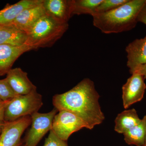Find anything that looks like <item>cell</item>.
Segmentation results:
<instances>
[{
    "label": "cell",
    "mask_w": 146,
    "mask_h": 146,
    "mask_svg": "<svg viewBox=\"0 0 146 146\" xmlns=\"http://www.w3.org/2000/svg\"></svg>",
    "instance_id": "obj_29"
},
{
    "label": "cell",
    "mask_w": 146,
    "mask_h": 146,
    "mask_svg": "<svg viewBox=\"0 0 146 146\" xmlns=\"http://www.w3.org/2000/svg\"><path fill=\"white\" fill-rule=\"evenodd\" d=\"M31 123V116L5 122L0 133V146H22L21 137Z\"/></svg>",
    "instance_id": "obj_7"
},
{
    "label": "cell",
    "mask_w": 146,
    "mask_h": 146,
    "mask_svg": "<svg viewBox=\"0 0 146 146\" xmlns=\"http://www.w3.org/2000/svg\"><path fill=\"white\" fill-rule=\"evenodd\" d=\"M32 50L26 44L21 46L0 45V76L6 75L15 61L24 53Z\"/></svg>",
    "instance_id": "obj_10"
},
{
    "label": "cell",
    "mask_w": 146,
    "mask_h": 146,
    "mask_svg": "<svg viewBox=\"0 0 146 146\" xmlns=\"http://www.w3.org/2000/svg\"><path fill=\"white\" fill-rule=\"evenodd\" d=\"M127 53V65L130 73L136 67L146 64V35L143 38L136 39L126 47Z\"/></svg>",
    "instance_id": "obj_12"
},
{
    "label": "cell",
    "mask_w": 146,
    "mask_h": 146,
    "mask_svg": "<svg viewBox=\"0 0 146 146\" xmlns=\"http://www.w3.org/2000/svg\"><path fill=\"white\" fill-rule=\"evenodd\" d=\"M17 95L11 89L6 78L0 80V98L3 101H10Z\"/></svg>",
    "instance_id": "obj_20"
},
{
    "label": "cell",
    "mask_w": 146,
    "mask_h": 146,
    "mask_svg": "<svg viewBox=\"0 0 146 146\" xmlns=\"http://www.w3.org/2000/svg\"><path fill=\"white\" fill-rule=\"evenodd\" d=\"M44 146H68V145L67 141L60 139L51 130L45 140Z\"/></svg>",
    "instance_id": "obj_21"
},
{
    "label": "cell",
    "mask_w": 146,
    "mask_h": 146,
    "mask_svg": "<svg viewBox=\"0 0 146 146\" xmlns=\"http://www.w3.org/2000/svg\"><path fill=\"white\" fill-rule=\"evenodd\" d=\"M43 2L38 5L25 9L10 25L27 33L41 17L46 15Z\"/></svg>",
    "instance_id": "obj_13"
},
{
    "label": "cell",
    "mask_w": 146,
    "mask_h": 146,
    "mask_svg": "<svg viewBox=\"0 0 146 146\" xmlns=\"http://www.w3.org/2000/svg\"><path fill=\"white\" fill-rule=\"evenodd\" d=\"M6 78L17 96L25 95L36 89L28 77L27 73L21 68L11 69L6 74Z\"/></svg>",
    "instance_id": "obj_11"
},
{
    "label": "cell",
    "mask_w": 146,
    "mask_h": 146,
    "mask_svg": "<svg viewBox=\"0 0 146 146\" xmlns=\"http://www.w3.org/2000/svg\"><path fill=\"white\" fill-rule=\"evenodd\" d=\"M125 143L130 145L143 146L146 135V116L141 122L123 133Z\"/></svg>",
    "instance_id": "obj_17"
},
{
    "label": "cell",
    "mask_w": 146,
    "mask_h": 146,
    "mask_svg": "<svg viewBox=\"0 0 146 146\" xmlns=\"http://www.w3.org/2000/svg\"><path fill=\"white\" fill-rule=\"evenodd\" d=\"M133 73H136L141 75L143 76L144 79H145L146 78V64L138 66V67L135 68L130 74H132Z\"/></svg>",
    "instance_id": "obj_22"
},
{
    "label": "cell",
    "mask_w": 146,
    "mask_h": 146,
    "mask_svg": "<svg viewBox=\"0 0 146 146\" xmlns=\"http://www.w3.org/2000/svg\"><path fill=\"white\" fill-rule=\"evenodd\" d=\"M58 112L54 108L48 113L37 112L31 115V127L25 138L27 146H36L45 134L52 130L54 119Z\"/></svg>",
    "instance_id": "obj_5"
},
{
    "label": "cell",
    "mask_w": 146,
    "mask_h": 146,
    "mask_svg": "<svg viewBox=\"0 0 146 146\" xmlns=\"http://www.w3.org/2000/svg\"><path fill=\"white\" fill-rule=\"evenodd\" d=\"M27 39L26 33L12 25H0V45L21 46L25 44Z\"/></svg>",
    "instance_id": "obj_15"
},
{
    "label": "cell",
    "mask_w": 146,
    "mask_h": 146,
    "mask_svg": "<svg viewBox=\"0 0 146 146\" xmlns=\"http://www.w3.org/2000/svg\"><path fill=\"white\" fill-rule=\"evenodd\" d=\"M42 96L36 89L25 95L16 96L7 102L5 112L4 121H13L38 112L43 105Z\"/></svg>",
    "instance_id": "obj_4"
},
{
    "label": "cell",
    "mask_w": 146,
    "mask_h": 146,
    "mask_svg": "<svg viewBox=\"0 0 146 146\" xmlns=\"http://www.w3.org/2000/svg\"><path fill=\"white\" fill-rule=\"evenodd\" d=\"M146 0H128L114 10L92 16L93 25L105 34L129 31L136 26L137 17Z\"/></svg>",
    "instance_id": "obj_2"
},
{
    "label": "cell",
    "mask_w": 146,
    "mask_h": 146,
    "mask_svg": "<svg viewBox=\"0 0 146 146\" xmlns=\"http://www.w3.org/2000/svg\"><path fill=\"white\" fill-rule=\"evenodd\" d=\"M128 1V0H103L102 2L96 9L94 15L106 13L114 10L124 4Z\"/></svg>",
    "instance_id": "obj_19"
},
{
    "label": "cell",
    "mask_w": 146,
    "mask_h": 146,
    "mask_svg": "<svg viewBox=\"0 0 146 146\" xmlns=\"http://www.w3.org/2000/svg\"><path fill=\"white\" fill-rule=\"evenodd\" d=\"M143 146H146V135L145 136V142H144L143 145Z\"/></svg>",
    "instance_id": "obj_26"
},
{
    "label": "cell",
    "mask_w": 146,
    "mask_h": 146,
    "mask_svg": "<svg viewBox=\"0 0 146 146\" xmlns=\"http://www.w3.org/2000/svg\"><path fill=\"white\" fill-rule=\"evenodd\" d=\"M8 102L3 101L0 98V122L4 121L5 108Z\"/></svg>",
    "instance_id": "obj_24"
},
{
    "label": "cell",
    "mask_w": 146,
    "mask_h": 146,
    "mask_svg": "<svg viewBox=\"0 0 146 146\" xmlns=\"http://www.w3.org/2000/svg\"><path fill=\"white\" fill-rule=\"evenodd\" d=\"M43 0H21L0 10V25H10L25 9L42 3Z\"/></svg>",
    "instance_id": "obj_14"
},
{
    "label": "cell",
    "mask_w": 146,
    "mask_h": 146,
    "mask_svg": "<svg viewBox=\"0 0 146 146\" xmlns=\"http://www.w3.org/2000/svg\"></svg>",
    "instance_id": "obj_28"
},
{
    "label": "cell",
    "mask_w": 146,
    "mask_h": 146,
    "mask_svg": "<svg viewBox=\"0 0 146 146\" xmlns=\"http://www.w3.org/2000/svg\"><path fill=\"white\" fill-rule=\"evenodd\" d=\"M137 111L134 108L126 110L118 114L115 120V130L123 133L141 122Z\"/></svg>",
    "instance_id": "obj_16"
},
{
    "label": "cell",
    "mask_w": 146,
    "mask_h": 146,
    "mask_svg": "<svg viewBox=\"0 0 146 146\" xmlns=\"http://www.w3.org/2000/svg\"><path fill=\"white\" fill-rule=\"evenodd\" d=\"M103 0H73L72 16L89 14L93 16L95 10Z\"/></svg>",
    "instance_id": "obj_18"
},
{
    "label": "cell",
    "mask_w": 146,
    "mask_h": 146,
    "mask_svg": "<svg viewBox=\"0 0 146 146\" xmlns=\"http://www.w3.org/2000/svg\"><path fill=\"white\" fill-rule=\"evenodd\" d=\"M55 116L52 130L60 139L67 141L70 136L88 126L81 119L72 113L62 110Z\"/></svg>",
    "instance_id": "obj_6"
},
{
    "label": "cell",
    "mask_w": 146,
    "mask_h": 146,
    "mask_svg": "<svg viewBox=\"0 0 146 146\" xmlns=\"http://www.w3.org/2000/svg\"><path fill=\"white\" fill-rule=\"evenodd\" d=\"M5 124V122H0V133L1 132V131L2 130L3 127L4 125Z\"/></svg>",
    "instance_id": "obj_25"
},
{
    "label": "cell",
    "mask_w": 146,
    "mask_h": 146,
    "mask_svg": "<svg viewBox=\"0 0 146 146\" xmlns=\"http://www.w3.org/2000/svg\"><path fill=\"white\" fill-rule=\"evenodd\" d=\"M100 97L94 82L86 78L69 91L55 95L52 104L58 111L66 110L74 114L91 130L105 119L99 102Z\"/></svg>",
    "instance_id": "obj_1"
},
{
    "label": "cell",
    "mask_w": 146,
    "mask_h": 146,
    "mask_svg": "<svg viewBox=\"0 0 146 146\" xmlns=\"http://www.w3.org/2000/svg\"><path fill=\"white\" fill-rule=\"evenodd\" d=\"M73 0H43L46 15L58 23H68L72 17Z\"/></svg>",
    "instance_id": "obj_9"
},
{
    "label": "cell",
    "mask_w": 146,
    "mask_h": 146,
    "mask_svg": "<svg viewBox=\"0 0 146 146\" xmlns=\"http://www.w3.org/2000/svg\"><path fill=\"white\" fill-rule=\"evenodd\" d=\"M143 76L133 73L122 87L123 105L127 109L143 98L146 89Z\"/></svg>",
    "instance_id": "obj_8"
},
{
    "label": "cell",
    "mask_w": 146,
    "mask_h": 146,
    "mask_svg": "<svg viewBox=\"0 0 146 146\" xmlns=\"http://www.w3.org/2000/svg\"><path fill=\"white\" fill-rule=\"evenodd\" d=\"M22 146H27L26 145H25H25H22Z\"/></svg>",
    "instance_id": "obj_27"
},
{
    "label": "cell",
    "mask_w": 146,
    "mask_h": 146,
    "mask_svg": "<svg viewBox=\"0 0 146 146\" xmlns=\"http://www.w3.org/2000/svg\"><path fill=\"white\" fill-rule=\"evenodd\" d=\"M137 22H141L146 25V3L138 14Z\"/></svg>",
    "instance_id": "obj_23"
},
{
    "label": "cell",
    "mask_w": 146,
    "mask_h": 146,
    "mask_svg": "<svg viewBox=\"0 0 146 146\" xmlns=\"http://www.w3.org/2000/svg\"><path fill=\"white\" fill-rule=\"evenodd\" d=\"M69 28L68 23H58L50 16H42L27 33L25 44L33 50L52 46Z\"/></svg>",
    "instance_id": "obj_3"
}]
</instances>
